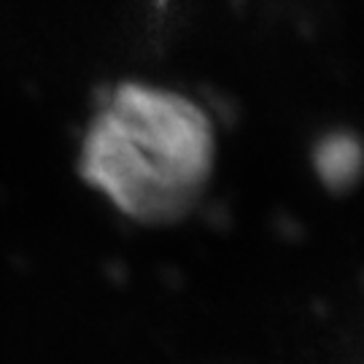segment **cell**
I'll return each mask as SVG.
<instances>
[{
	"label": "cell",
	"instance_id": "2",
	"mask_svg": "<svg viewBox=\"0 0 364 364\" xmlns=\"http://www.w3.org/2000/svg\"><path fill=\"white\" fill-rule=\"evenodd\" d=\"M359 146L353 144L346 135H332L329 141L321 144L318 149V168L326 178L332 181H343L346 176H353V170L359 168Z\"/></svg>",
	"mask_w": 364,
	"mask_h": 364
},
{
	"label": "cell",
	"instance_id": "1",
	"mask_svg": "<svg viewBox=\"0 0 364 364\" xmlns=\"http://www.w3.org/2000/svg\"><path fill=\"white\" fill-rule=\"evenodd\" d=\"M213 127L186 95L127 81L103 97L81 138V178L138 224L189 216L213 173Z\"/></svg>",
	"mask_w": 364,
	"mask_h": 364
}]
</instances>
